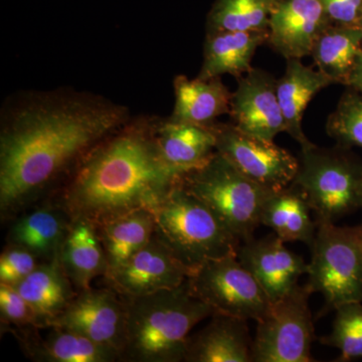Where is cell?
<instances>
[{"label": "cell", "mask_w": 362, "mask_h": 362, "mask_svg": "<svg viewBox=\"0 0 362 362\" xmlns=\"http://www.w3.org/2000/svg\"><path fill=\"white\" fill-rule=\"evenodd\" d=\"M230 116L238 129L268 141L286 132L275 77L262 69L252 68L238 78Z\"/></svg>", "instance_id": "13"}, {"label": "cell", "mask_w": 362, "mask_h": 362, "mask_svg": "<svg viewBox=\"0 0 362 362\" xmlns=\"http://www.w3.org/2000/svg\"><path fill=\"white\" fill-rule=\"evenodd\" d=\"M59 259L77 292L89 289L94 279L105 278L108 273V262L96 226L88 221H71Z\"/></svg>", "instance_id": "22"}, {"label": "cell", "mask_w": 362, "mask_h": 362, "mask_svg": "<svg viewBox=\"0 0 362 362\" xmlns=\"http://www.w3.org/2000/svg\"><path fill=\"white\" fill-rule=\"evenodd\" d=\"M214 125L178 123L169 119L158 124L156 136L162 159L181 176L199 168L216 152Z\"/></svg>", "instance_id": "19"}, {"label": "cell", "mask_w": 362, "mask_h": 362, "mask_svg": "<svg viewBox=\"0 0 362 362\" xmlns=\"http://www.w3.org/2000/svg\"><path fill=\"white\" fill-rule=\"evenodd\" d=\"M44 339L30 337L23 331L20 341L28 356L37 361L113 362L120 361L115 349L100 344L77 331L52 327Z\"/></svg>", "instance_id": "25"}, {"label": "cell", "mask_w": 362, "mask_h": 362, "mask_svg": "<svg viewBox=\"0 0 362 362\" xmlns=\"http://www.w3.org/2000/svg\"><path fill=\"white\" fill-rule=\"evenodd\" d=\"M187 362H252L247 320L214 313L209 322L188 338Z\"/></svg>", "instance_id": "16"}, {"label": "cell", "mask_w": 362, "mask_h": 362, "mask_svg": "<svg viewBox=\"0 0 362 362\" xmlns=\"http://www.w3.org/2000/svg\"><path fill=\"white\" fill-rule=\"evenodd\" d=\"M345 86L362 95V47L357 54L356 63L350 71Z\"/></svg>", "instance_id": "34"}, {"label": "cell", "mask_w": 362, "mask_h": 362, "mask_svg": "<svg viewBox=\"0 0 362 362\" xmlns=\"http://www.w3.org/2000/svg\"><path fill=\"white\" fill-rule=\"evenodd\" d=\"M14 287L35 311L39 328H49V323L65 310L77 294L59 256L40 263Z\"/></svg>", "instance_id": "23"}, {"label": "cell", "mask_w": 362, "mask_h": 362, "mask_svg": "<svg viewBox=\"0 0 362 362\" xmlns=\"http://www.w3.org/2000/svg\"><path fill=\"white\" fill-rule=\"evenodd\" d=\"M96 228L108 262L109 275L148 244L156 233V216L151 209H137Z\"/></svg>", "instance_id": "26"}, {"label": "cell", "mask_w": 362, "mask_h": 362, "mask_svg": "<svg viewBox=\"0 0 362 362\" xmlns=\"http://www.w3.org/2000/svg\"><path fill=\"white\" fill-rule=\"evenodd\" d=\"M331 23L319 0H278L270 16L267 45L287 61L310 56Z\"/></svg>", "instance_id": "15"}, {"label": "cell", "mask_w": 362, "mask_h": 362, "mask_svg": "<svg viewBox=\"0 0 362 362\" xmlns=\"http://www.w3.org/2000/svg\"><path fill=\"white\" fill-rule=\"evenodd\" d=\"M187 282L195 296L214 313L258 321L271 305L237 255L206 262L192 272Z\"/></svg>", "instance_id": "9"}, {"label": "cell", "mask_w": 362, "mask_h": 362, "mask_svg": "<svg viewBox=\"0 0 362 362\" xmlns=\"http://www.w3.org/2000/svg\"><path fill=\"white\" fill-rule=\"evenodd\" d=\"M308 286L298 284L291 292L271 303L257 321L252 340V361L310 362L314 323Z\"/></svg>", "instance_id": "8"}, {"label": "cell", "mask_w": 362, "mask_h": 362, "mask_svg": "<svg viewBox=\"0 0 362 362\" xmlns=\"http://www.w3.org/2000/svg\"><path fill=\"white\" fill-rule=\"evenodd\" d=\"M275 233L242 243L237 257L263 288L271 303L291 292L307 274L308 264L290 251Z\"/></svg>", "instance_id": "14"}, {"label": "cell", "mask_w": 362, "mask_h": 362, "mask_svg": "<svg viewBox=\"0 0 362 362\" xmlns=\"http://www.w3.org/2000/svg\"><path fill=\"white\" fill-rule=\"evenodd\" d=\"M192 272L154 233L146 246L105 279L121 296L133 298L178 287Z\"/></svg>", "instance_id": "12"}, {"label": "cell", "mask_w": 362, "mask_h": 362, "mask_svg": "<svg viewBox=\"0 0 362 362\" xmlns=\"http://www.w3.org/2000/svg\"><path fill=\"white\" fill-rule=\"evenodd\" d=\"M180 182L211 209L240 244L254 238L269 192L216 150L201 166L181 176Z\"/></svg>", "instance_id": "5"}, {"label": "cell", "mask_w": 362, "mask_h": 362, "mask_svg": "<svg viewBox=\"0 0 362 362\" xmlns=\"http://www.w3.org/2000/svg\"><path fill=\"white\" fill-rule=\"evenodd\" d=\"M321 342L338 349L337 361L362 358V302H350L335 308L332 330Z\"/></svg>", "instance_id": "29"}, {"label": "cell", "mask_w": 362, "mask_h": 362, "mask_svg": "<svg viewBox=\"0 0 362 362\" xmlns=\"http://www.w3.org/2000/svg\"><path fill=\"white\" fill-rule=\"evenodd\" d=\"M125 298L113 288L77 292L70 304L49 323V328L77 331L122 354L126 337ZM121 361V358H120Z\"/></svg>", "instance_id": "11"}, {"label": "cell", "mask_w": 362, "mask_h": 362, "mask_svg": "<svg viewBox=\"0 0 362 362\" xmlns=\"http://www.w3.org/2000/svg\"><path fill=\"white\" fill-rule=\"evenodd\" d=\"M216 150L235 168L267 192L289 187L299 168V158L274 141L238 129L233 123H216Z\"/></svg>", "instance_id": "10"}, {"label": "cell", "mask_w": 362, "mask_h": 362, "mask_svg": "<svg viewBox=\"0 0 362 362\" xmlns=\"http://www.w3.org/2000/svg\"><path fill=\"white\" fill-rule=\"evenodd\" d=\"M175 103L169 120L173 122L211 126L216 118L230 114L233 93L221 77L195 78L177 76L175 83Z\"/></svg>", "instance_id": "20"}, {"label": "cell", "mask_w": 362, "mask_h": 362, "mask_svg": "<svg viewBox=\"0 0 362 362\" xmlns=\"http://www.w3.org/2000/svg\"><path fill=\"white\" fill-rule=\"evenodd\" d=\"M306 197L294 183L278 192H269L261 211V225L270 228L285 243L301 242L311 247L317 223L311 218Z\"/></svg>", "instance_id": "24"}, {"label": "cell", "mask_w": 362, "mask_h": 362, "mask_svg": "<svg viewBox=\"0 0 362 362\" xmlns=\"http://www.w3.org/2000/svg\"><path fill=\"white\" fill-rule=\"evenodd\" d=\"M361 47V28L332 25L317 39L310 56L333 84L345 85Z\"/></svg>", "instance_id": "27"}, {"label": "cell", "mask_w": 362, "mask_h": 362, "mask_svg": "<svg viewBox=\"0 0 362 362\" xmlns=\"http://www.w3.org/2000/svg\"><path fill=\"white\" fill-rule=\"evenodd\" d=\"M71 221L59 204L49 202L23 214L11 226L7 242L25 247L45 261L59 256Z\"/></svg>", "instance_id": "21"}, {"label": "cell", "mask_w": 362, "mask_h": 362, "mask_svg": "<svg viewBox=\"0 0 362 362\" xmlns=\"http://www.w3.org/2000/svg\"><path fill=\"white\" fill-rule=\"evenodd\" d=\"M333 85L330 78L320 71L305 66L302 59H287V65L282 78L277 80L279 103L282 109L288 133L300 146L311 144L305 135L303 117L307 106L318 93Z\"/></svg>", "instance_id": "17"}, {"label": "cell", "mask_w": 362, "mask_h": 362, "mask_svg": "<svg viewBox=\"0 0 362 362\" xmlns=\"http://www.w3.org/2000/svg\"><path fill=\"white\" fill-rule=\"evenodd\" d=\"M180 177L162 159L156 127L124 126L81 161L56 202L71 221L97 228L137 209L156 211Z\"/></svg>", "instance_id": "2"}, {"label": "cell", "mask_w": 362, "mask_h": 362, "mask_svg": "<svg viewBox=\"0 0 362 362\" xmlns=\"http://www.w3.org/2000/svg\"><path fill=\"white\" fill-rule=\"evenodd\" d=\"M125 107L85 94L23 102L0 132V214L18 216L70 177L97 145L126 125Z\"/></svg>", "instance_id": "1"}, {"label": "cell", "mask_w": 362, "mask_h": 362, "mask_svg": "<svg viewBox=\"0 0 362 362\" xmlns=\"http://www.w3.org/2000/svg\"><path fill=\"white\" fill-rule=\"evenodd\" d=\"M311 250L306 285L312 293L322 295L324 311L362 302V226L317 223Z\"/></svg>", "instance_id": "7"}, {"label": "cell", "mask_w": 362, "mask_h": 362, "mask_svg": "<svg viewBox=\"0 0 362 362\" xmlns=\"http://www.w3.org/2000/svg\"><path fill=\"white\" fill-rule=\"evenodd\" d=\"M39 259L25 247L8 245L0 256V283L18 284L40 265Z\"/></svg>", "instance_id": "32"}, {"label": "cell", "mask_w": 362, "mask_h": 362, "mask_svg": "<svg viewBox=\"0 0 362 362\" xmlns=\"http://www.w3.org/2000/svg\"><path fill=\"white\" fill-rule=\"evenodd\" d=\"M358 28H361L362 30V18H361V21H359Z\"/></svg>", "instance_id": "35"}, {"label": "cell", "mask_w": 362, "mask_h": 362, "mask_svg": "<svg viewBox=\"0 0 362 362\" xmlns=\"http://www.w3.org/2000/svg\"><path fill=\"white\" fill-rule=\"evenodd\" d=\"M0 313L2 322L18 328H39L37 316L30 304L13 285L0 283Z\"/></svg>", "instance_id": "31"}, {"label": "cell", "mask_w": 362, "mask_h": 362, "mask_svg": "<svg viewBox=\"0 0 362 362\" xmlns=\"http://www.w3.org/2000/svg\"><path fill=\"white\" fill-rule=\"evenodd\" d=\"M350 90L340 98L337 109L328 116L326 133L340 146L362 148V95Z\"/></svg>", "instance_id": "30"}, {"label": "cell", "mask_w": 362, "mask_h": 362, "mask_svg": "<svg viewBox=\"0 0 362 362\" xmlns=\"http://www.w3.org/2000/svg\"><path fill=\"white\" fill-rule=\"evenodd\" d=\"M362 226V225H361Z\"/></svg>", "instance_id": "37"}, {"label": "cell", "mask_w": 362, "mask_h": 362, "mask_svg": "<svg viewBox=\"0 0 362 362\" xmlns=\"http://www.w3.org/2000/svg\"><path fill=\"white\" fill-rule=\"evenodd\" d=\"M361 209H362V207H361Z\"/></svg>", "instance_id": "36"}, {"label": "cell", "mask_w": 362, "mask_h": 362, "mask_svg": "<svg viewBox=\"0 0 362 362\" xmlns=\"http://www.w3.org/2000/svg\"><path fill=\"white\" fill-rule=\"evenodd\" d=\"M333 25L358 26L362 0H319Z\"/></svg>", "instance_id": "33"}, {"label": "cell", "mask_w": 362, "mask_h": 362, "mask_svg": "<svg viewBox=\"0 0 362 362\" xmlns=\"http://www.w3.org/2000/svg\"><path fill=\"white\" fill-rule=\"evenodd\" d=\"M268 32H211L204 40V61L197 78L230 75L240 78L252 70V58L267 44Z\"/></svg>", "instance_id": "18"}, {"label": "cell", "mask_w": 362, "mask_h": 362, "mask_svg": "<svg viewBox=\"0 0 362 362\" xmlns=\"http://www.w3.org/2000/svg\"><path fill=\"white\" fill-rule=\"evenodd\" d=\"M125 301L127 320L122 361H185L192 329L214 313L195 296L187 280L178 287L125 298Z\"/></svg>", "instance_id": "3"}, {"label": "cell", "mask_w": 362, "mask_h": 362, "mask_svg": "<svg viewBox=\"0 0 362 362\" xmlns=\"http://www.w3.org/2000/svg\"><path fill=\"white\" fill-rule=\"evenodd\" d=\"M292 183L306 197L316 223H335L362 207V164L340 145L302 147Z\"/></svg>", "instance_id": "6"}, {"label": "cell", "mask_w": 362, "mask_h": 362, "mask_svg": "<svg viewBox=\"0 0 362 362\" xmlns=\"http://www.w3.org/2000/svg\"><path fill=\"white\" fill-rule=\"evenodd\" d=\"M278 0H216L207 14L206 33L268 32Z\"/></svg>", "instance_id": "28"}, {"label": "cell", "mask_w": 362, "mask_h": 362, "mask_svg": "<svg viewBox=\"0 0 362 362\" xmlns=\"http://www.w3.org/2000/svg\"><path fill=\"white\" fill-rule=\"evenodd\" d=\"M156 235L194 271L211 259L237 255L240 240L178 181L154 211Z\"/></svg>", "instance_id": "4"}]
</instances>
